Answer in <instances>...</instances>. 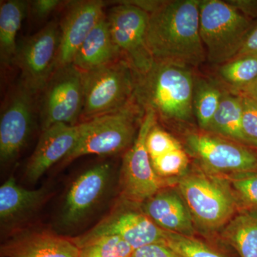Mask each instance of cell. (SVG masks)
Wrapping results in <instances>:
<instances>
[{"mask_svg":"<svg viewBox=\"0 0 257 257\" xmlns=\"http://www.w3.org/2000/svg\"><path fill=\"white\" fill-rule=\"evenodd\" d=\"M199 4L200 0L163 1L150 14L147 42L155 61L191 68L207 60Z\"/></svg>","mask_w":257,"mask_h":257,"instance_id":"6da1fadb","label":"cell"},{"mask_svg":"<svg viewBox=\"0 0 257 257\" xmlns=\"http://www.w3.org/2000/svg\"><path fill=\"white\" fill-rule=\"evenodd\" d=\"M195 77L190 67L155 61L148 72L137 74L135 101L144 111L155 113L157 119L192 122Z\"/></svg>","mask_w":257,"mask_h":257,"instance_id":"7a4b0ae2","label":"cell"},{"mask_svg":"<svg viewBox=\"0 0 257 257\" xmlns=\"http://www.w3.org/2000/svg\"><path fill=\"white\" fill-rule=\"evenodd\" d=\"M200 35L207 60L221 65L239 54L253 23L227 1L200 0Z\"/></svg>","mask_w":257,"mask_h":257,"instance_id":"3957f363","label":"cell"},{"mask_svg":"<svg viewBox=\"0 0 257 257\" xmlns=\"http://www.w3.org/2000/svg\"><path fill=\"white\" fill-rule=\"evenodd\" d=\"M137 73L126 61L82 72L80 123L119 110L135 99Z\"/></svg>","mask_w":257,"mask_h":257,"instance_id":"277c9868","label":"cell"},{"mask_svg":"<svg viewBox=\"0 0 257 257\" xmlns=\"http://www.w3.org/2000/svg\"><path fill=\"white\" fill-rule=\"evenodd\" d=\"M145 111L135 99L119 110L87 121V127L68 155L63 165L85 155H114L131 147L137 135V124Z\"/></svg>","mask_w":257,"mask_h":257,"instance_id":"5b68a950","label":"cell"},{"mask_svg":"<svg viewBox=\"0 0 257 257\" xmlns=\"http://www.w3.org/2000/svg\"><path fill=\"white\" fill-rule=\"evenodd\" d=\"M179 188L193 219L205 229H218L234 213L236 199L222 179L193 172L181 179Z\"/></svg>","mask_w":257,"mask_h":257,"instance_id":"8992f818","label":"cell"},{"mask_svg":"<svg viewBox=\"0 0 257 257\" xmlns=\"http://www.w3.org/2000/svg\"><path fill=\"white\" fill-rule=\"evenodd\" d=\"M157 123L155 113L145 111L138 135L125 153L120 175L121 199L142 204L164 187L163 179L157 175L147 151V136Z\"/></svg>","mask_w":257,"mask_h":257,"instance_id":"52a82bcc","label":"cell"},{"mask_svg":"<svg viewBox=\"0 0 257 257\" xmlns=\"http://www.w3.org/2000/svg\"><path fill=\"white\" fill-rule=\"evenodd\" d=\"M119 3L106 15L113 42L137 74L145 73L155 62L147 42L150 14L127 1Z\"/></svg>","mask_w":257,"mask_h":257,"instance_id":"ba28073f","label":"cell"},{"mask_svg":"<svg viewBox=\"0 0 257 257\" xmlns=\"http://www.w3.org/2000/svg\"><path fill=\"white\" fill-rule=\"evenodd\" d=\"M42 94L40 105L42 131L56 124L80 123L82 72L74 64L56 69Z\"/></svg>","mask_w":257,"mask_h":257,"instance_id":"9c48e42d","label":"cell"},{"mask_svg":"<svg viewBox=\"0 0 257 257\" xmlns=\"http://www.w3.org/2000/svg\"><path fill=\"white\" fill-rule=\"evenodd\" d=\"M184 150L207 170L214 173L257 172V155L248 147L210 133L188 132Z\"/></svg>","mask_w":257,"mask_h":257,"instance_id":"30bf717a","label":"cell"},{"mask_svg":"<svg viewBox=\"0 0 257 257\" xmlns=\"http://www.w3.org/2000/svg\"><path fill=\"white\" fill-rule=\"evenodd\" d=\"M137 204L122 199L110 212L85 234L72 238L78 247L96 238L118 236L134 249L152 243H163L165 230L161 229L145 214L137 209Z\"/></svg>","mask_w":257,"mask_h":257,"instance_id":"8fae6325","label":"cell"},{"mask_svg":"<svg viewBox=\"0 0 257 257\" xmlns=\"http://www.w3.org/2000/svg\"><path fill=\"white\" fill-rule=\"evenodd\" d=\"M60 40V27L52 21L18 45L14 63L21 70L20 82L35 96L55 71Z\"/></svg>","mask_w":257,"mask_h":257,"instance_id":"7c38bea8","label":"cell"},{"mask_svg":"<svg viewBox=\"0 0 257 257\" xmlns=\"http://www.w3.org/2000/svg\"><path fill=\"white\" fill-rule=\"evenodd\" d=\"M35 94L21 82L10 93L0 118V160L13 161L26 145L35 113Z\"/></svg>","mask_w":257,"mask_h":257,"instance_id":"4fadbf2b","label":"cell"},{"mask_svg":"<svg viewBox=\"0 0 257 257\" xmlns=\"http://www.w3.org/2000/svg\"><path fill=\"white\" fill-rule=\"evenodd\" d=\"M111 171L110 164H99L84 171L72 182L61 213L64 226H75L87 216L105 192Z\"/></svg>","mask_w":257,"mask_h":257,"instance_id":"5bb4252c","label":"cell"},{"mask_svg":"<svg viewBox=\"0 0 257 257\" xmlns=\"http://www.w3.org/2000/svg\"><path fill=\"white\" fill-rule=\"evenodd\" d=\"M104 3L97 0L72 2L60 26L56 69L73 63L79 47L104 15Z\"/></svg>","mask_w":257,"mask_h":257,"instance_id":"9a60e30c","label":"cell"},{"mask_svg":"<svg viewBox=\"0 0 257 257\" xmlns=\"http://www.w3.org/2000/svg\"><path fill=\"white\" fill-rule=\"evenodd\" d=\"M87 125V121L76 125L56 124L42 131L25 170L29 182L35 183L52 166L62 162L77 145Z\"/></svg>","mask_w":257,"mask_h":257,"instance_id":"2e32d148","label":"cell"},{"mask_svg":"<svg viewBox=\"0 0 257 257\" xmlns=\"http://www.w3.org/2000/svg\"><path fill=\"white\" fill-rule=\"evenodd\" d=\"M72 241L46 230H26L2 243L1 257H79Z\"/></svg>","mask_w":257,"mask_h":257,"instance_id":"e0dca14e","label":"cell"},{"mask_svg":"<svg viewBox=\"0 0 257 257\" xmlns=\"http://www.w3.org/2000/svg\"><path fill=\"white\" fill-rule=\"evenodd\" d=\"M144 203L143 211L161 229L192 236V216L178 194L161 190Z\"/></svg>","mask_w":257,"mask_h":257,"instance_id":"ac0fdd59","label":"cell"},{"mask_svg":"<svg viewBox=\"0 0 257 257\" xmlns=\"http://www.w3.org/2000/svg\"><path fill=\"white\" fill-rule=\"evenodd\" d=\"M121 59L111 37L104 14L79 47L73 63L82 72H88Z\"/></svg>","mask_w":257,"mask_h":257,"instance_id":"d6986e66","label":"cell"},{"mask_svg":"<svg viewBox=\"0 0 257 257\" xmlns=\"http://www.w3.org/2000/svg\"><path fill=\"white\" fill-rule=\"evenodd\" d=\"M45 188L30 190L10 177L0 187V220L7 224L21 219L36 209L47 196Z\"/></svg>","mask_w":257,"mask_h":257,"instance_id":"ffe728a7","label":"cell"},{"mask_svg":"<svg viewBox=\"0 0 257 257\" xmlns=\"http://www.w3.org/2000/svg\"><path fill=\"white\" fill-rule=\"evenodd\" d=\"M241 119L242 96L225 89L207 132L251 148L243 133Z\"/></svg>","mask_w":257,"mask_h":257,"instance_id":"44dd1931","label":"cell"},{"mask_svg":"<svg viewBox=\"0 0 257 257\" xmlns=\"http://www.w3.org/2000/svg\"><path fill=\"white\" fill-rule=\"evenodd\" d=\"M23 0H9L0 4V57L2 64L14 63L18 43L17 35L28 9Z\"/></svg>","mask_w":257,"mask_h":257,"instance_id":"7402d4cb","label":"cell"},{"mask_svg":"<svg viewBox=\"0 0 257 257\" xmlns=\"http://www.w3.org/2000/svg\"><path fill=\"white\" fill-rule=\"evenodd\" d=\"M225 89L215 81L195 77L193 108L199 127L208 131Z\"/></svg>","mask_w":257,"mask_h":257,"instance_id":"603a6c76","label":"cell"},{"mask_svg":"<svg viewBox=\"0 0 257 257\" xmlns=\"http://www.w3.org/2000/svg\"><path fill=\"white\" fill-rule=\"evenodd\" d=\"M218 75L228 90L241 95L257 77V57H236L219 66Z\"/></svg>","mask_w":257,"mask_h":257,"instance_id":"cb8c5ba5","label":"cell"},{"mask_svg":"<svg viewBox=\"0 0 257 257\" xmlns=\"http://www.w3.org/2000/svg\"><path fill=\"white\" fill-rule=\"evenodd\" d=\"M225 235L241 257H257V218L237 216L225 230Z\"/></svg>","mask_w":257,"mask_h":257,"instance_id":"d4e9b609","label":"cell"},{"mask_svg":"<svg viewBox=\"0 0 257 257\" xmlns=\"http://www.w3.org/2000/svg\"><path fill=\"white\" fill-rule=\"evenodd\" d=\"M79 257H132L135 249L118 236H104L79 247Z\"/></svg>","mask_w":257,"mask_h":257,"instance_id":"484cf974","label":"cell"},{"mask_svg":"<svg viewBox=\"0 0 257 257\" xmlns=\"http://www.w3.org/2000/svg\"><path fill=\"white\" fill-rule=\"evenodd\" d=\"M164 244L181 257H226L192 236L165 231Z\"/></svg>","mask_w":257,"mask_h":257,"instance_id":"4316f807","label":"cell"},{"mask_svg":"<svg viewBox=\"0 0 257 257\" xmlns=\"http://www.w3.org/2000/svg\"><path fill=\"white\" fill-rule=\"evenodd\" d=\"M151 162L157 175L161 178H165L181 175L185 172L189 165V157L187 152L181 146L151 160Z\"/></svg>","mask_w":257,"mask_h":257,"instance_id":"83f0119b","label":"cell"},{"mask_svg":"<svg viewBox=\"0 0 257 257\" xmlns=\"http://www.w3.org/2000/svg\"><path fill=\"white\" fill-rule=\"evenodd\" d=\"M147 151L150 159L157 158L182 146L172 135L155 124L147 136Z\"/></svg>","mask_w":257,"mask_h":257,"instance_id":"f1b7e54d","label":"cell"},{"mask_svg":"<svg viewBox=\"0 0 257 257\" xmlns=\"http://www.w3.org/2000/svg\"><path fill=\"white\" fill-rule=\"evenodd\" d=\"M231 181L241 200L248 207L257 208V172L239 174Z\"/></svg>","mask_w":257,"mask_h":257,"instance_id":"f546056e","label":"cell"},{"mask_svg":"<svg viewBox=\"0 0 257 257\" xmlns=\"http://www.w3.org/2000/svg\"><path fill=\"white\" fill-rule=\"evenodd\" d=\"M243 133L251 148L257 149V101L242 96Z\"/></svg>","mask_w":257,"mask_h":257,"instance_id":"4dcf8cb0","label":"cell"},{"mask_svg":"<svg viewBox=\"0 0 257 257\" xmlns=\"http://www.w3.org/2000/svg\"><path fill=\"white\" fill-rule=\"evenodd\" d=\"M132 257H181L164 243H155L137 248Z\"/></svg>","mask_w":257,"mask_h":257,"instance_id":"1f68e13d","label":"cell"},{"mask_svg":"<svg viewBox=\"0 0 257 257\" xmlns=\"http://www.w3.org/2000/svg\"><path fill=\"white\" fill-rule=\"evenodd\" d=\"M60 0H35L31 3L32 14L40 20L47 18L62 5Z\"/></svg>","mask_w":257,"mask_h":257,"instance_id":"d6a6232c","label":"cell"},{"mask_svg":"<svg viewBox=\"0 0 257 257\" xmlns=\"http://www.w3.org/2000/svg\"><path fill=\"white\" fill-rule=\"evenodd\" d=\"M239 56H253L257 57V22L253 23L240 50Z\"/></svg>","mask_w":257,"mask_h":257,"instance_id":"836d02e7","label":"cell"},{"mask_svg":"<svg viewBox=\"0 0 257 257\" xmlns=\"http://www.w3.org/2000/svg\"><path fill=\"white\" fill-rule=\"evenodd\" d=\"M241 96H247L257 101V77L256 79L244 91Z\"/></svg>","mask_w":257,"mask_h":257,"instance_id":"e575fe53","label":"cell"}]
</instances>
